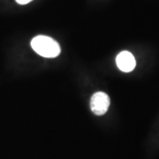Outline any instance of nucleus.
Listing matches in <instances>:
<instances>
[{"instance_id":"obj_1","label":"nucleus","mask_w":159,"mask_h":159,"mask_svg":"<svg viewBox=\"0 0 159 159\" xmlns=\"http://www.w3.org/2000/svg\"><path fill=\"white\" fill-rule=\"evenodd\" d=\"M31 47L40 56L48 58L57 57L60 54L58 43L46 35H37L31 41Z\"/></svg>"},{"instance_id":"obj_2","label":"nucleus","mask_w":159,"mask_h":159,"mask_svg":"<svg viewBox=\"0 0 159 159\" xmlns=\"http://www.w3.org/2000/svg\"><path fill=\"white\" fill-rule=\"evenodd\" d=\"M110 106V97L103 92L95 93L90 100V108L93 113L102 116L108 111Z\"/></svg>"},{"instance_id":"obj_3","label":"nucleus","mask_w":159,"mask_h":159,"mask_svg":"<svg viewBox=\"0 0 159 159\" xmlns=\"http://www.w3.org/2000/svg\"><path fill=\"white\" fill-rule=\"evenodd\" d=\"M116 63L119 70L125 73H129L131 71H133L136 66L135 58L129 51L120 52L117 56Z\"/></svg>"},{"instance_id":"obj_4","label":"nucleus","mask_w":159,"mask_h":159,"mask_svg":"<svg viewBox=\"0 0 159 159\" xmlns=\"http://www.w3.org/2000/svg\"><path fill=\"white\" fill-rule=\"evenodd\" d=\"M31 1H33V0H16V2L20 5H27V4L30 3Z\"/></svg>"}]
</instances>
